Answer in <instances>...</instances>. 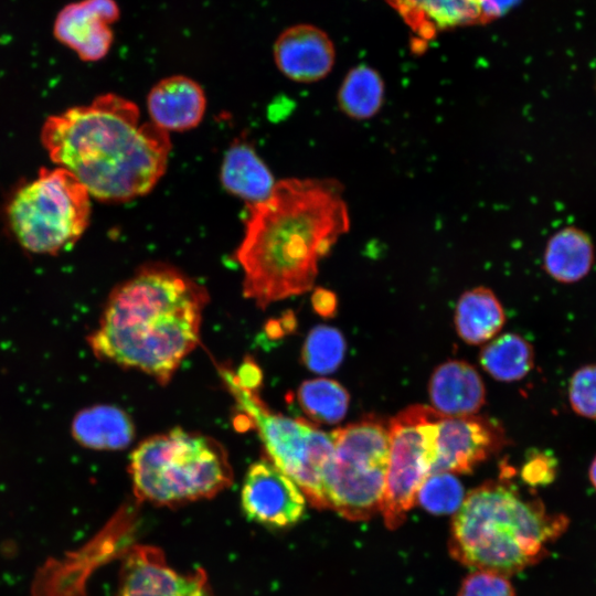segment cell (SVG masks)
I'll use <instances>...</instances> for the list:
<instances>
[{
	"label": "cell",
	"instance_id": "cell-1",
	"mask_svg": "<svg viewBox=\"0 0 596 596\" xmlns=\"http://www.w3.org/2000/svg\"><path fill=\"white\" fill-rule=\"evenodd\" d=\"M343 185L331 178L276 182L263 202L247 206L236 249L243 294L258 307L309 291L318 265L350 230Z\"/></svg>",
	"mask_w": 596,
	"mask_h": 596
},
{
	"label": "cell",
	"instance_id": "cell-2",
	"mask_svg": "<svg viewBox=\"0 0 596 596\" xmlns=\"http://www.w3.org/2000/svg\"><path fill=\"white\" fill-rule=\"evenodd\" d=\"M138 106L117 94L50 116L41 141L50 159L103 202H127L149 193L167 170L169 132L140 123Z\"/></svg>",
	"mask_w": 596,
	"mask_h": 596
},
{
	"label": "cell",
	"instance_id": "cell-3",
	"mask_svg": "<svg viewBox=\"0 0 596 596\" xmlns=\"http://www.w3.org/2000/svg\"><path fill=\"white\" fill-rule=\"evenodd\" d=\"M206 289L174 266L150 262L110 292L88 344L99 359L167 384L200 341Z\"/></svg>",
	"mask_w": 596,
	"mask_h": 596
},
{
	"label": "cell",
	"instance_id": "cell-4",
	"mask_svg": "<svg viewBox=\"0 0 596 596\" xmlns=\"http://www.w3.org/2000/svg\"><path fill=\"white\" fill-rule=\"evenodd\" d=\"M502 471L472 489L455 512L449 552L466 566L509 576L542 560L568 520L524 497Z\"/></svg>",
	"mask_w": 596,
	"mask_h": 596
},
{
	"label": "cell",
	"instance_id": "cell-5",
	"mask_svg": "<svg viewBox=\"0 0 596 596\" xmlns=\"http://www.w3.org/2000/svg\"><path fill=\"white\" fill-rule=\"evenodd\" d=\"M129 473L138 501L167 507L213 498L233 482L225 448L180 427L141 441L130 456Z\"/></svg>",
	"mask_w": 596,
	"mask_h": 596
},
{
	"label": "cell",
	"instance_id": "cell-6",
	"mask_svg": "<svg viewBox=\"0 0 596 596\" xmlns=\"http://www.w3.org/2000/svg\"><path fill=\"white\" fill-rule=\"evenodd\" d=\"M9 230L28 252L55 255L72 247L91 219V195L67 170L42 168L6 207Z\"/></svg>",
	"mask_w": 596,
	"mask_h": 596
},
{
	"label": "cell",
	"instance_id": "cell-7",
	"mask_svg": "<svg viewBox=\"0 0 596 596\" xmlns=\"http://www.w3.org/2000/svg\"><path fill=\"white\" fill-rule=\"evenodd\" d=\"M333 455L323 475L327 509L352 521L381 508L389 461V422L368 415L331 432Z\"/></svg>",
	"mask_w": 596,
	"mask_h": 596
},
{
	"label": "cell",
	"instance_id": "cell-8",
	"mask_svg": "<svg viewBox=\"0 0 596 596\" xmlns=\"http://www.w3.org/2000/svg\"><path fill=\"white\" fill-rule=\"evenodd\" d=\"M221 375L240 415L257 430L269 460L296 482L311 505L327 509L323 475L334 449L331 432L306 419L274 413L256 390L241 386L231 370L222 368Z\"/></svg>",
	"mask_w": 596,
	"mask_h": 596
},
{
	"label": "cell",
	"instance_id": "cell-9",
	"mask_svg": "<svg viewBox=\"0 0 596 596\" xmlns=\"http://www.w3.org/2000/svg\"><path fill=\"white\" fill-rule=\"evenodd\" d=\"M440 416L433 407L412 405L389 421V461L380 511L391 530L405 522L432 473Z\"/></svg>",
	"mask_w": 596,
	"mask_h": 596
},
{
	"label": "cell",
	"instance_id": "cell-10",
	"mask_svg": "<svg viewBox=\"0 0 596 596\" xmlns=\"http://www.w3.org/2000/svg\"><path fill=\"white\" fill-rule=\"evenodd\" d=\"M434 472L470 473L508 443L503 427L479 415L440 416Z\"/></svg>",
	"mask_w": 596,
	"mask_h": 596
},
{
	"label": "cell",
	"instance_id": "cell-11",
	"mask_svg": "<svg viewBox=\"0 0 596 596\" xmlns=\"http://www.w3.org/2000/svg\"><path fill=\"white\" fill-rule=\"evenodd\" d=\"M241 503L248 520L272 528L297 523L306 510V497L300 488L269 459L248 467Z\"/></svg>",
	"mask_w": 596,
	"mask_h": 596
},
{
	"label": "cell",
	"instance_id": "cell-12",
	"mask_svg": "<svg viewBox=\"0 0 596 596\" xmlns=\"http://www.w3.org/2000/svg\"><path fill=\"white\" fill-rule=\"evenodd\" d=\"M207 586L204 571L182 575L158 547L134 545L123 563L117 596H196Z\"/></svg>",
	"mask_w": 596,
	"mask_h": 596
},
{
	"label": "cell",
	"instance_id": "cell-13",
	"mask_svg": "<svg viewBox=\"0 0 596 596\" xmlns=\"http://www.w3.org/2000/svg\"><path fill=\"white\" fill-rule=\"evenodd\" d=\"M120 15L115 0H79L64 6L53 24L54 38L85 62L104 58L114 42L111 24Z\"/></svg>",
	"mask_w": 596,
	"mask_h": 596
},
{
	"label": "cell",
	"instance_id": "cell-14",
	"mask_svg": "<svg viewBox=\"0 0 596 596\" xmlns=\"http://www.w3.org/2000/svg\"><path fill=\"white\" fill-rule=\"evenodd\" d=\"M274 60L278 70L289 79L315 83L331 72L336 51L324 31L311 24H297L277 38Z\"/></svg>",
	"mask_w": 596,
	"mask_h": 596
},
{
	"label": "cell",
	"instance_id": "cell-15",
	"mask_svg": "<svg viewBox=\"0 0 596 596\" xmlns=\"http://www.w3.org/2000/svg\"><path fill=\"white\" fill-rule=\"evenodd\" d=\"M206 97L199 83L183 75L159 81L147 96L151 123L169 131H187L203 119Z\"/></svg>",
	"mask_w": 596,
	"mask_h": 596
},
{
	"label": "cell",
	"instance_id": "cell-16",
	"mask_svg": "<svg viewBox=\"0 0 596 596\" xmlns=\"http://www.w3.org/2000/svg\"><path fill=\"white\" fill-rule=\"evenodd\" d=\"M406 23L415 45L424 46L443 31L481 23L478 0H386Z\"/></svg>",
	"mask_w": 596,
	"mask_h": 596
},
{
	"label": "cell",
	"instance_id": "cell-17",
	"mask_svg": "<svg viewBox=\"0 0 596 596\" xmlns=\"http://www.w3.org/2000/svg\"><path fill=\"white\" fill-rule=\"evenodd\" d=\"M433 408L443 416L476 414L486 402V389L477 370L469 363L449 360L433 372L428 384Z\"/></svg>",
	"mask_w": 596,
	"mask_h": 596
},
{
	"label": "cell",
	"instance_id": "cell-18",
	"mask_svg": "<svg viewBox=\"0 0 596 596\" xmlns=\"http://www.w3.org/2000/svg\"><path fill=\"white\" fill-rule=\"evenodd\" d=\"M595 258L592 236L579 226L566 225L547 238L543 268L555 281L570 285L581 281L590 273Z\"/></svg>",
	"mask_w": 596,
	"mask_h": 596
},
{
	"label": "cell",
	"instance_id": "cell-19",
	"mask_svg": "<svg viewBox=\"0 0 596 596\" xmlns=\"http://www.w3.org/2000/svg\"><path fill=\"white\" fill-rule=\"evenodd\" d=\"M221 183L247 206L265 201L273 192L275 179L254 148L235 140L226 150L221 166Z\"/></svg>",
	"mask_w": 596,
	"mask_h": 596
},
{
	"label": "cell",
	"instance_id": "cell-20",
	"mask_svg": "<svg viewBox=\"0 0 596 596\" xmlns=\"http://www.w3.org/2000/svg\"><path fill=\"white\" fill-rule=\"evenodd\" d=\"M72 434L85 447L116 450L131 443L135 427L123 409L111 405H96L76 415Z\"/></svg>",
	"mask_w": 596,
	"mask_h": 596
},
{
	"label": "cell",
	"instance_id": "cell-21",
	"mask_svg": "<svg viewBox=\"0 0 596 596\" xmlns=\"http://www.w3.org/2000/svg\"><path fill=\"white\" fill-rule=\"evenodd\" d=\"M504 322V310L491 289L475 287L460 296L455 311V326L465 342H487L502 329Z\"/></svg>",
	"mask_w": 596,
	"mask_h": 596
},
{
	"label": "cell",
	"instance_id": "cell-22",
	"mask_svg": "<svg viewBox=\"0 0 596 596\" xmlns=\"http://www.w3.org/2000/svg\"><path fill=\"white\" fill-rule=\"evenodd\" d=\"M385 85L373 67L360 64L344 76L337 95L340 110L354 120L373 118L383 107Z\"/></svg>",
	"mask_w": 596,
	"mask_h": 596
},
{
	"label": "cell",
	"instance_id": "cell-23",
	"mask_svg": "<svg viewBox=\"0 0 596 596\" xmlns=\"http://www.w3.org/2000/svg\"><path fill=\"white\" fill-rule=\"evenodd\" d=\"M479 360L483 370L496 380L513 382L532 370L534 351L523 337L504 333L482 348Z\"/></svg>",
	"mask_w": 596,
	"mask_h": 596
},
{
	"label": "cell",
	"instance_id": "cell-24",
	"mask_svg": "<svg viewBox=\"0 0 596 596\" xmlns=\"http://www.w3.org/2000/svg\"><path fill=\"white\" fill-rule=\"evenodd\" d=\"M297 401L311 421L336 424L345 416L350 395L339 382L318 377L301 383L297 391Z\"/></svg>",
	"mask_w": 596,
	"mask_h": 596
},
{
	"label": "cell",
	"instance_id": "cell-25",
	"mask_svg": "<svg viewBox=\"0 0 596 596\" xmlns=\"http://www.w3.org/2000/svg\"><path fill=\"white\" fill-rule=\"evenodd\" d=\"M345 340L342 333L330 326L320 324L308 333L301 350L304 364L312 372H334L343 361Z\"/></svg>",
	"mask_w": 596,
	"mask_h": 596
},
{
	"label": "cell",
	"instance_id": "cell-26",
	"mask_svg": "<svg viewBox=\"0 0 596 596\" xmlns=\"http://www.w3.org/2000/svg\"><path fill=\"white\" fill-rule=\"evenodd\" d=\"M416 501L433 514H451L464 501V488L453 473L434 472L421 486Z\"/></svg>",
	"mask_w": 596,
	"mask_h": 596
},
{
	"label": "cell",
	"instance_id": "cell-27",
	"mask_svg": "<svg viewBox=\"0 0 596 596\" xmlns=\"http://www.w3.org/2000/svg\"><path fill=\"white\" fill-rule=\"evenodd\" d=\"M568 401L579 416L596 419V363L576 370L568 384Z\"/></svg>",
	"mask_w": 596,
	"mask_h": 596
},
{
	"label": "cell",
	"instance_id": "cell-28",
	"mask_svg": "<svg viewBox=\"0 0 596 596\" xmlns=\"http://www.w3.org/2000/svg\"><path fill=\"white\" fill-rule=\"evenodd\" d=\"M458 596H515V593L504 575L478 570L462 581Z\"/></svg>",
	"mask_w": 596,
	"mask_h": 596
},
{
	"label": "cell",
	"instance_id": "cell-29",
	"mask_svg": "<svg viewBox=\"0 0 596 596\" xmlns=\"http://www.w3.org/2000/svg\"><path fill=\"white\" fill-rule=\"evenodd\" d=\"M557 473V459L546 450L531 449L521 468L522 480L531 487L546 486Z\"/></svg>",
	"mask_w": 596,
	"mask_h": 596
},
{
	"label": "cell",
	"instance_id": "cell-30",
	"mask_svg": "<svg viewBox=\"0 0 596 596\" xmlns=\"http://www.w3.org/2000/svg\"><path fill=\"white\" fill-rule=\"evenodd\" d=\"M481 23L490 22L509 12L520 0H478Z\"/></svg>",
	"mask_w": 596,
	"mask_h": 596
},
{
	"label": "cell",
	"instance_id": "cell-31",
	"mask_svg": "<svg viewBox=\"0 0 596 596\" xmlns=\"http://www.w3.org/2000/svg\"><path fill=\"white\" fill-rule=\"evenodd\" d=\"M312 305L319 315L331 317L337 309V297L328 289L317 288L312 295Z\"/></svg>",
	"mask_w": 596,
	"mask_h": 596
},
{
	"label": "cell",
	"instance_id": "cell-32",
	"mask_svg": "<svg viewBox=\"0 0 596 596\" xmlns=\"http://www.w3.org/2000/svg\"><path fill=\"white\" fill-rule=\"evenodd\" d=\"M588 476H589L590 483L596 490V456L594 457L589 466Z\"/></svg>",
	"mask_w": 596,
	"mask_h": 596
},
{
	"label": "cell",
	"instance_id": "cell-33",
	"mask_svg": "<svg viewBox=\"0 0 596 596\" xmlns=\"http://www.w3.org/2000/svg\"><path fill=\"white\" fill-rule=\"evenodd\" d=\"M198 596H213L210 586L201 592Z\"/></svg>",
	"mask_w": 596,
	"mask_h": 596
},
{
	"label": "cell",
	"instance_id": "cell-34",
	"mask_svg": "<svg viewBox=\"0 0 596 596\" xmlns=\"http://www.w3.org/2000/svg\"><path fill=\"white\" fill-rule=\"evenodd\" d=\"M595 92H596V77H595Z\"/></svg>",
	"mask_w": 596,
	"mask_h": 596
}]
</instances>
